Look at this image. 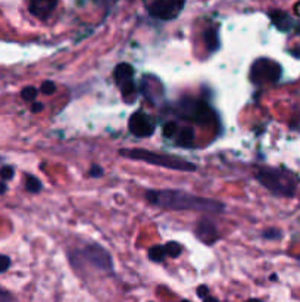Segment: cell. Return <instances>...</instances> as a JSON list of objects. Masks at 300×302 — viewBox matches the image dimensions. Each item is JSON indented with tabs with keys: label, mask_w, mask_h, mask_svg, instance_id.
Returning <instances> with one entry per match:
<instances>
[{
	"label": "cell",
	"mask_w": 300,
	"mask_h": 302,
	"mask_svg": "<svg viewBox=\"0 0 300 302\" xmlns=\"http://www.w3.org/2000/svg\"><path fill=\"white\" fill-rule=\"evenodd\" d=\"M146 199L150 204L166 208V210H174V211H183V210H190V211H202V213H209V214H221L225 211V205L220 201L203 198V196H196L193 193L184 192V190H148L146 192Z\"/></svg>",
	"instance_id": "1"
},
{
	"label": "cell",
	"mask_w": 300,
	"mask_h": 302,
	"mask_svg": "<svg viewBox=\"0 0 300 302\" xmlns=\"http://www.w3.org/2000/svg\"><path fill=\"white\" fill-rule=\"evenodd\" d=\"M256 180L266 187L271 193L277 196H286L292 198L296 193L298 187V177L281 168H272V167H261L255 173Z\"/></svg>",
	"instance_id": "2"
},
{
	"label": "cell",
	"mask_w": 300,
	"mask_h": 302,
	"mask_svg": "<svg viewBox=\"0 0 300 302\" xmlns=\"http://www.w3.org/2000/svg\"><path fill=\"white\" fill-rule=\"evenodd\" d=\"M119 153L125 158H130L133 161H142L148 162L150 165L168 168V170H177V171H194L196 165L187 159L166 155V153H156L148 149H121Z\"/></svg>",
	"instance_id": "3"
},
{
	"label": "cell",
	"mask_w": 300,
	"mask_h": 302,
	"mask_svg": "<svg viewBox=\"0 0 300 302\" xmlns=\"http://www.w3.org/2000/svg\"><path fill=\"white\" fill-rule=\"evenodd\" d=\"M113 80H115V84L121 90L124 102L133 103L139 96L137 86L134 83V70H133V67L130 64H125V62L119 64L113 71Z\"/></svg>",
	"instance_id": "4"
},
{
	"label": "cell",
	"mask_w": 300,
	"mask_h": 302,
	"mask_svg": "<svg viewBox=\"0 0 300 302\" xmlns=\"http://www.w3.org/2000/svg\"><path fill=\"white\" fill-rule=\"evenodd\" d=\"M177 109L183 118L191 120L197 124H209L214 120L212 109L205 102H200V100H193V99L181 100Z\"/></svg>",
	"instance_id": "5"
},
{
	"label": "cell",
	"mask_w": 300,
	"mask_h": 302,
	"mask_svg": "<svg viewBox=\"0 0 300 302\" xmlns=\"http://www.w3.org/2000/svg\"><path fill=\"white\" fill-rule=\"evenodd\" d=\"M281 77V65L268 58H259L253 62L250 70V80L255 84L275 83Z\"/></svg>",
	"instance_id": "6"
},
{
	"label": "cell",
	"mask_w": 300,
	"mask_h": 302,
	"mask_svg": "<svg viewBox=\"0 0 300 302\" xmlns=\"http://www.w3.org/2000/svg\"><path fill=\"white\" fill-rule=\"evenodd\" d=\"M184 3L186 0H151L149 4V13L153 18L171 21L181 13Z\"/></svg>",
	"instance_id": "7"
},
{
	"label": "cell",
	"mask_w": 300,
	"mask_h": 302,
	"mask_svg": "<svg viewBox=\"0 0 300 302\" xmlns=\"http://www.w3.org/2000/svg\"><path fill=\"white\" fill-rule=\"evenodd\" d=\"M81 255L93 265L96 267L97 270H103V271H112L113 268V261H112V257L109 255V252L102 248L100 245L97 243H90L87 245Z\"/></svg>",
	"instance_id": "8"
},
{
	"label": "cell",
	"mask_w": 300,
	"mask_h": 302,
	"mask_svg": "<svg viewBox=\"0 0 300 302\" xmlns=\"http://www.w3.org/2000/svg\"><path fill=\"white\" fill-rule=\"evenodd\" d=\"M130 131L137 137H150L154 133V121L145 111H136L130 117Z\"/></svg>",
	"instance_id": "9"
},
{
	"label": "cell",
	"mask_w": 300,
	"mask_h": 302,
	"mask_svg": "<svg viewBox=\"0 0 300 302\" xmlns=\"http://www.w3.org/2000/svg\"><path fill=\"white\" fill-rule=\"evenodd\" d=\"M196 236L206 245H214L220 239V233H218V228L215 226V223L208 220V218H202L197 223Z\"/></svg>",
	"instance_id": "10"
},
{
	"label": "cell",
	"mask_w": 300,
	"mask_h": 302,
	"mask_svg": "<svg viewBox=\"0 0 300 302\" xmlns=\"http://www.w3.org/2000/svg\"><path fill=\"white\" fill-rule=\"evenodd\" d=\"M56 4H58V0H30L28 7L34 16L40 19H46L55 10Z\"/></svg>",
	"instance_id": "11"
},
{
	"label": "cell",
	"mask_w": 300,
	"mask_h": 302,
	"mask_svg": "<svg viewBox=\"0 0 300 302\" xmlns=\"http://www.w3.org/2000/svg\"><path fill=\"white\" fill-rule=\"evenodd\" d=\"M271 19L272 22L275 24V27L281 31H287L290 28V18L287 13L284 12H280V10H275V12H271Z\"/></svg>",
	"instance_id": "12"
},
{
	"label": "cell",
	"mask_w": 300,
	"mask_h": 302,
	"mask_svg": "<svg viewBox=\"0 0 300 302\" xmlns=\"http://www.w3.org/2000/svg\"><path fill=\"white\" fill-rule=\"evenodd\" d=\"M177 142H178V145L186 146V148L191 146L193 142H194V130H193L191 127H184V129H181L180 133H178Z\"/></svg>",
	"instance_id": "13"
},
{
	"label": "cell",
	"mask_w": 300,
	"mask_h": 302,
	"mask_svg": "<svg viewBox=\"0 0 300 302\" xmlns=\"http://www.w3.org/2000/svg\"><path fill=\"white\" fill-rule=\"evenodd\" d=\"M205 43L209 49V52H215L220 47V39H218V33L215 30H206L205 33Z\"/></svg>",
	"instance_id": "14"
},
{
	"label": "cell",
	"mask_w": 300,
	"mask_h": 302,
	"mask_svg": "<svg viewBox=\"0 0 300 302\" xmlns=\"http://www.w3.org/2000/svg\"><path fill=\"white\" fill-rule=\"evenodd\" d=\"M25 187L28 192L31 193H38L43 187L41 181L36 177V175H31V174H27L25 175Z\"/></svg>",
	"instance_id": "15"
},
{
	"label": "cell",
	"mask_w": 300,
	"mask_h": 302,
	"mask_svg": "<svg viewBox=\"0 0 300 302\" xmlns=\"http://www.w3.org/2000/svg\"><path fill=\"white\" fill-rule=\"evenodd\" d=\"M166 257V252H165V248L157 245V246H151L149 251V258L154 262H162Z\"/></svg>",
	"instance_id": "16"
},
{
	"label": "cell",
	"mask_w": 300,
	"mask_h": 302,
	"mask_svg": "<svg viewBox=\"0 0 300 302\" xmlns=\"http://www.w3.org/2000/svg\"><path fill=\"white\" fill-rule=\"evenodd\" d=\"M163 248H165L166 257H172V258L178 257L183 251V246L178 242H168Z\"/></svg>",
	"instance_id": "17"
},
{
	"label": "cell",
	"mask_w": 300,
	"mask_h": 302,
	"mask_svg": "<svg viewBox=\"0 0 300 302\" xmlns=\"http://www.w3.org/2000/svg\"><path fill=\"white\" fill-rule=\"evenodd\" d=\"M37 94H38V90H37L36 87H33V86H28V87H25V88L21 91L22 99L27 100V102H33V100L37 97Z\"/></svg>",
	"instance_id": "18"
},
{
	"label": "cell",
	"mask_w": 300,
	"mask_h": 302,
	"mask_svg": "<svg viewBox=\"0 0 300 302\" xmlns=\"http://www.w3.org/2000/svg\"><path fill=\"white\" fill-rule=\"evenodd\" d=\"M177 131H178V127H177V124L172 123V121L166 123V124L163 126V130H162V133H163L165 137H174V136L177 134Z\"/></svg>",
	"instance_id": "19"
},
{
	"label": "cell",
	"mask_w": 300,
	"mask_h": 302,
	"mask_svg": "<svg viewBox=\"0 0 300 302\" xmlns=\"http://www.w3.org/2000/svg\"><path fill=\"white\" fill-rule=\"evenodd\" d=\"M13 174H15V170L12 167H9V165H4V167L0 168V177L3 180H10L13 177Z\"/></svg>",
	"instance_id": "20"
},
{
	"label": "cell",
	"mask_w": 300,
	"mask_h": 302,
	"mask_svg": "<svg viewBox=\"0 0 300 302\" xmlns=\"http://www.w3.org/2000/svg\"><path fill=\"white\" fill-rule=\"evenodd\" d=\"M197 297H199L200 300H203V301L215 300V298H211V295H209V289H208V286H205V285H202V286L197 288ZM215 301H217V300H215Z\"/></svg>",
	"instance_id": "21"
},
{
	"label": "cell",
	"mask_w": 300,
	"mask_h": 302,
	"mask_svg": "<svg viewBox=\"0 0 300 302\" xmlns=\"http://www.w3.org/2000/svg\"><path fill=\"white\" fill-rule=\"evenodd\" d=\"M55 91H56V86H55L53 81H44V83L41 84V93H44V94H53Z\"/></svg>",
	"instance_id": "22"
},
{
	"label": "cell",
	"mask_w": 300,
	"mask_h": 302,
	"mask_svg": "<svg viewBox=\"0 0 300 302\" xmlns=\"http://www.w3.org/2000/svg\"><path fill=\"white\" fill-rule=\"evenodd\" d=\"M103 174H105V171H103V168H102L100 165H97V164L91 165V168H90V175H91V177L99 178V177H102Z\"/></svg>",
	"instance_id": "23"
},
{
	"label": "cell",
	"mask_w": 300,
	"mask_h": 302,
	"mask_svg": "<svg viewBox=\"0 0 300 302\" xmlns=\"http://www.w3.org/2000/svg\"><path fill=\"white\" fill-rule=\"evenodd\" d=\"M10 267V258L6 255H0V273H4Z\"/></svg>",
	"instance_id": "24"
},
{
	"label": "cell",
	"mask_w": 300,
	"mask_h": 302,
	"mask_svg": "<svg viewBox=\"0 0 300 302\" xmlns=\"http://www.w3.org/2000/svg\"><path fill=\"white\" fill-rule=\"evenodd\" d=\"M263 237H265V239H280V237H281V233H280V230L271 228V230H266V231L263 233Z\"/></svg>",
	"instance_id": "25"
},
{
	"label": "cell",
	"mask_w": 300,
	"mask_h": 302,
	"mask_svg": "<svg viewBox=\"0 0 300 302\" xmlns=\"http://www.w3.org/2000/svg\"><path fill=\"white\" fill-rule=\"evenodd\" d=\"M43 108H44V105L43 103H40V102H33V106H31V111L34 112V114H37V112H40V111H43Z\"/></svg>",
	"instance_id": "26"
},
{
	"label": "cell",
	"mask_w": 300,
	"mask_h": 302,
	"mask_svg": "<svg viewBox=\"0 0 300 302\" xmlns=\"http://www.w3.org/2000/svg\"><path fill=\"white\" fill-rule=\"evenodd\" d=\"M10 300H12V297H10L9 294H6L4 291L0 289V301H10Z\"/></svg>",
	"instance_id": "27"
},
{
	"label": "cell",
	"mask_w": 300,
	"mask_h": 302,
	"mask_svg": "<svg viewBox=\"0 0 300 302\" xmlns=\"http://www.w3.org/2000/svg\"><path fill=\"white\" fill-rule=\"evenodd\" d=\"M6 189H7V187H6V184H4L3 181H0V195H3V193L6 192Z\"/></svg>",
	"instance_id": "28"
}]
</instances>
